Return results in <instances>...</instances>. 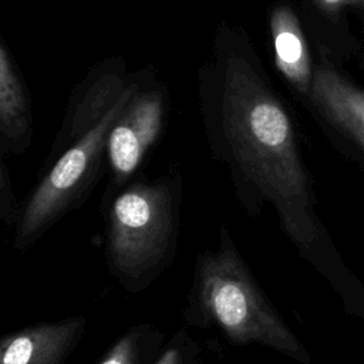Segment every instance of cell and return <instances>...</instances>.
Instances as JSON below:
<instances>
[{"label":"cell","instance_id":"3957f363","mask_svg":"<svg viewBox=\"0 0 364 364\" xmlns=\"http://www.w3.org/2000/svg\"><path fill=\"white\" fill-rule=\"evenodd\" d=\"M182 182L178 175L124 185L107 212L105 260L131 293L149 287L172 263L179 237Z\"/></svg>","mask_w":364,"mask_h":364},{"label":"cell","instance_id":"6da1fadb","mask_svg":"<svg viewBox=\"0 0 364 364\" xmlns=\"http://www.w3.org/2000/svg\"><path fill=\"white\" fill-rule=\"evenodd\" d=\"M220 131L239 200L250 213L266 203L284 235L334 289L344 310L364 321V286L347 267L316 210L311 178L293 124L267 85L242 57L225 68Z\"/></svg>","mask_w":364,"mask_h":364},{"label":"cell","instance_id":"52a82bcc","mask_svg":"<svg viewBox=\"0 0 364 364\" xmlns=\"http://www.w3.org/2000/svg\"><path fill=\"white\" fill-rule=\"evenodd\" d=\"M310 98L333 128L364 158V90L323 65L313 74Z\"/></svg>","mask_w":364,"mask_h":364},{"label":"cell","instance_id":"8992f818","mask_svg":"<svg viewBox=\"0 0 364 364\" xmlns=\"http://www.w3.org/2000/svg\"><path fill=\"white\" fill-rule=\"evenodd\" d=\"M85 327L82 316H71L9 333L0 341V364H67Z\"/></svg>","mask_w":364,"mask_h":364},{"label":"cell","instance_id":"8fae6325","mask_svg":"<svg viewBox=\"0 0 364 364\" xmlns=\"http://www.w3.org/2000/svg\"><path fill=\"white\" fill-rule=\"evenodd\" d=\"M0 215L4 223H17L20 212L16 210V196L6 164H0Z\"/></svg>","mask_w":364,"mask_h":364},{"label":"cell","instance_id":"ba28073f","mask_svg":"<svg viewBox=\"0 0 364 364\" xmlns=\"http://www.w3.org/2000/svg\"><path fill=\"white\" fill-rule=\"evenodd\" d=\"M274 61L283 77L303 94H310L313 71L300 23L290 7L274 9L270 17Z\"/></svg>","mask_w":364,"mask_h":364},{"label":"cell","instance_id":"9c48e42d","mask_svg":"<svg viewBox=\"0 0 364 364\" xmlns=\"http://www.w3.org/2000/svg\"><path fill=\"white\" fill-rule=\"evenodd\" d=\"M0 131L11 152L24 149L31 131L27 94L6 46L0 47Z\"/></svg>","mask_w":364,"mask_h":364},{"label":"cell","instance_id":"277c9868","mask_svg":"<svg viewBox=\"0 0 364 364\" xmlns=\"http://www.w3.org/2000/svg\"><path fill=\"white\" fill-rule=\"evenodd\" d=\"M134 85L124 87L107 111L81 134L34 188L20 210L13 246L26 250L38 242L68 212L80 206L94 186L108 134L134 97Z\"/></svg>","mask_w":364,"mask_h":364},{"label":"cell","instance_id":"30bf717a","mask_svg":"<svg viewBox=\"0 0 364 364\" xmlns=\"http://www.w3.org/2000/svg\"><path fill=\"white\" fill-rule=\"evenodd\" d=\"M164 346V333L158 327L135 324L109 346L97 364H152Z\"/></svg>","mask_w":364,"mask_h":364},{"label":"cell","instance_id":"7a4b0ae2","mask_svg":"<svg viewBox=\"0 0 364 364\" xmlns=\"http://www.w3.org/2000/svg\"><path fill=\"white\" fill-rule=\"evenodd\" d=\"M183 323L218 328L236 346L259 344L311 364V355L259 286L225 225L218 246L196 260Z\"/></svg>","mask_w":364,"mask_h":364},{"label":"cell","instance_id":"5b68a950","mask_svg":"<svg viewBox=\"0 0 364 364\" xmlns=\"http://www.w3.org/2000/svg\"><path fill=\"white\" fill-rule=\"evenodd\" d=\"M162 98L156 92L132 97L114 122L105 146L111 169L109 189L118 191L139 168L162 127Z\"/></svg>","mask_w":364,"mask_h":364},{"label":"cell","instance_id":"7c38bea8","mask_svg":"<svg viewBox=\"0 0 364 364\" xmlns=\"http://www.w3.org/2000/svg\"><path fill=\"white\" fill-rule=\"evenodd\" d=\"M316 4L328 13H334L338 11L343 7L347 6H353V7H358L360 10L364 11V0H314Z\"/></svg>","mask_w":364,"mask_h":364}]
</instances>
